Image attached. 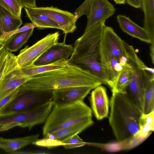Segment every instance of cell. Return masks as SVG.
Segmentation results:
<instances>
[{"label":"cell","instance_id":"6da1fadb","mask_svg":"<svg viewBox=\"0 0 154 154\" xmlns=\"http://www.w3.org/2000/svg\"><path fill=\"white\" fill-rule=\"evenodd\" d=\"M101 84L90 73L69 63L63 67L32 76L18 89L20 90L52 92L72 87L86 86L94 89Z\"/></svg>","mask_w":154,"mask_h":154},{"label":"cell","instance_id":"7a4b0ae2","mask_svg":"<svg viewBox=\"0 0 154 154\" xmlns=\"http://www.w3.org/2000/svg\"><path fill=\"white\" fill-rule=\"evenodd\" d=\"M106 26L100 22L88 30L75 42L74 50L69 63L85 70L102 84L108 85L101 61L102 36Z\"/></svg>","mask_w":154,"mask_h":154},{"label":"cell","instance_id":"3957f363","mask_svg":"<svg viewBox=\"0 0 154 154\" xmlns=\"http://www.w3.org/2000/svg\"><path fill=\"white\" fill-rule=\"evenodd\" d=\"M112 92L109 122L115 137L120 142L137 138L143 113L125 93Z\"/></svg>","mask_w":154,"mask_h":154},{"label":"cell","instance_id":"277c9868","mask_svg":"<svg viewBox=\"0 0 154 154\" xmlns=\"http://www.w3.org/2000/svg\"><path fill=\"white\" fill-rule=\"evenodd\" d=\"M130 71L131 80L125 93L143 112V97L147 83L154 76L153 68L148 67L139 58L133 47L124 41Z\"/></svg>","mask_w":154,"mask_h":154},{"label":"cell","instance_id":"5b68a950","mask_svg":"<svg viewBox=\"0 0 154 154\" xmlns=\"http://www.w3.org/2000/svg\"><path fill=\"white\" fill-rule=\"evenodd\" d=\"M91 109L83 101L61 107L54 106L43 127L44 136L57 130L92 119Z\"/></svg>","mask_w":154,"mask_h":154},{"label":"cell","instance_id":"8992f818","mask_svg":"<svg viewBox=\"0 0 154 154\" xmlns=\"http://www.w3.org/2000/svg\"><path fill=\"white\" fill-rule=\"evenodd\" d=\"M54 106L52 100L27 111L0 115V132L16 126L30 130L34 126L45 122Z\"/></svg>","mask_w":154,"mask_h":154},{"label":"cell","instance_id":"52a82bcc","mask_svg":"<svg viewBox=\"0 0 154 154\" xmlns=\"http://www.w3.org/2000/svg\"><path fill=\"white\" fill-rule=\"evenodd\" d=\"M53 98L52 92L18 90L14 98L0 110V115L29 110L52 101Z\"/></svg>","mask_w":154,"mask_h":154},{"label":"cell","instance_id":"ba28073f","mask_svg":"<svg viewBox=\"0 0 154 154\" xmlns=\"http://www.w3.org/2000/svg\"><path fill=\"white\" fill-rule=\"evenodd\" d=\"M59 35L58 31L49 33L32 46H26L16 56L18 67L22 68L33 64L47 49L58 42Z\"/></svg>","mask_w":154,"mask_h":154},{"label":"cell","instance_id":"9c48e42d","mask_svg":"<svg viewBox=\"0 0 154 154\" xmlns=\"http://www.w3.org/2000/svg\"><path fill=\"white\" fill-rule=\"evenodd\" d=\"M124 41L112 27L106 26L102 38L101 59L106 60L116 58L120 61L121 60L127 57Z\"/></svg>","mask_w":154,"mask_h":154},{"label":"cell","instance_id":"30bf717a","mask_svg":"<svg viewBox=\"0 0 154 154\" xmlns=\"http://www.w3.org/2000/svg\"><path fill=\"white\" fill-rule=\"evenodd\" d=\"M93 123L92 119L57 130L47 135L42 139H38L33 144L48 148L63 146L62 142L65 140L75 134H79Z\"/></svg>","mask_w":154,"mask_h":154},{"label":"cell","instance_id":"8fae6325","mask_svg":"<svg viewBox=\"0 0 154 154\" xmlns=\"http://www.w3.org/2000/svg\"><path fill=\"white\" fill-rule=\"evenodd\" d=\"M34 10L45 15L54 21L58 25L60 29L64 34L65 42L66 35L74 32L77 29V19L73 14L69 12L54 7H36L32 8Z\"/></svg>","mask_w":154,"mask_h":154},{"label":"cell","instance_id":"7c38bea8","mask_svg":"<svg viewBox=\"0 0 154 154\" xmlns=\"http://www.w3.org/2000/svg\"><path fill=\"white\" fill-rule=\"evenodd\" d=\"M93 89L86 86L67 87L52 91V101L54 106L61 107L73 104L79 101H83L84 98Z\"/></svg>","mask_w":154,"mask_h":154},{"label":"cell","instance_id":"4fadbf2b","mask_svg":"<svg viewBox=\"0 0 154 154\" xmlns=\"http://www.w3.org/2000/svg\"><path fill=\"white\" fill-rule=\"evenodd\" d=\"M116 8L108 0H92L87 17L85 30L98 23L105 22L115 13Z\"/></svg>","mask_w":154,"mask_h":154},{"label":"cell","instance_id":"5bb4252c","mask_svg":"<svg viewBox=\"0 0 154 154\" xmlns=\"http://www.w3.org/2000/svg\"><path fill=\"white\" fill-rule=\"evenodd\" d=\"M74 47L65 42H57L44 53L34 63L36 66L45 65L65 59L68 60L72 54Z\"/></svg>","mask_w":154,"mask_h":154},{"label":"cell","instance_id":"9a60e30c","mask_svg":"<svg viewBox=\"0 0 154 154\" xmlns=\"http://www.w3.org/2000/svg\"><path fill=\"white\" fill-rule=\"evenodd\" d=\"M90 100L92 111L97 119L108 117L109 101L104 87L100 85L94 88L91 93Z\"/></svg>","mask_w":154,"mask_h":154},{"label":"cell","instance_id":"2e32d148","mask_svg":"<svg viewBox=\"0 0 154 154\" xmlns=\"http://www.w3.org/2000/svg\"><path fill=\"white\" fill-rule=\"evenodd\" d=\"M31 77L21 74L18 67L9 73L0 85V100L18 88Z\"/></svg>","mask_w":154,"mask_h":154},{"label":"cell","instance_id":"e0dca14e","mask_svg":"<svg viewBox=\"0 0 154 154\" xmlns=\"http://www.w3.org/2000/svg\"><path fill=\"white\" fill-rule=\"evenodd\" d=\"M154 0H141V7L144 13L143 28L150 40V54L154 55Z\"/></svg>","mask_w":154,"mask_h":154},{"label":"cell","instance_id":"ac0fdd59","mask_svg":"<svg viewBox=\"0 0 154 154\" xmlns=\"http://www.w3.org/2000/svg\"><path fill=\"white\" fill-rule=\"evenodd\" d=\"M116 18L120 28L124 32L142 41L150 43L148 34L143 28L138 25L125 15H119Z\"/></svg>","mask_w":154,"mask_h":154},{"label":"cell","instance_id":"d6986e66","mask_svg":"<svg viewBox=\"0 0 154 154\" xmlns=\"http://www.w3.org/2000/svg\"><path fill=\"white\" fill-rule=\"evenodd\" d=\"M36 134L23 137L12 139L5 138L0 136V148L6 152L13 154L24 147L33 143L38 139Z\"/></svg>","mask_w":154,"mask_h":154},{"label":"cell","instance_id":"ffe728a7","mask_svg":"<svg viewBox=\"0 0 154 154\" xmlns=\"http://www.w3.org/2000/svg\"><path fill=\"white\" fill-rule=\"evenodd\" d=\"M22 23L21 17L14 15L0 5V29L3 36L18 29Z\"/></svg>","mask_w":154,"mask_h":154},{"label":"cell","instance_id":"44dd1931","mask_svg":"<svg viewBox=\"0 0 154 154\" xmlns=\"http://www.w3.org/2000/svg\"><path fill=\"white\" fill-rule=\"evenodd\" d=\"M34 29L18 32L5 38L3 43L4 48L11 52L18 51L27 42L32 35Z\"/></svg>","mask_w":154,"mask_h":154},{"label":"cell","instance_id":"7402d4cb","mask_svg":"<svg viewBox=\"0 0 154 154\" xmlns=\"http://www.w3.org/2000/svg\"><path fill=\"white\" fill-rule=\"evenodd\" d=\"M16 56L5 48L0 51V85L7 75L18 67Z\"/></svg>","mask_w":154,"mask_h":154},{"label":"cell","instance_id":"603a6c76","mask_svg":"<svg viewBox=\"0 0 154 154\" xmlns=\"http://www.w3.org/2000/svg\"><path fill=\"white\" fill-rule=\"evenodd\" d=\"M68 60H61L45 65L36 66L33 64L19 69L22 75L32 77L38 74L64 67L68 64Z\"/></svg>","mask_w":154,"mask_h":154},{"label":"cell","instance_id":"cb8c5ba5","mask_svg":"<svg viewBox=\"0 0 154 154\" xmlns=\"http://www.w3.org/2000/svg\"><path fill=\"white\" fill-rule=\"evenodd\" d=\"M27 16L32 23L39 26L38 29L53 28L60 29L58 25L48 16L33 10L32 8H24Z\"/></svg>","mask_w":154,"mask_h":154},{"label":"cell","instance_id":"d4e9b609","mask_svg":"<svg viewBox=\"0 0 154 154\" xmlns=\"http://www.w3.org/2000/svg\"><path fill=\"white\" fill-rule=\"evenodd\" d=\"M154 110V76L149 80L144 92L143 113L148 114Z\"/></svg>","mask_w":154,"mask_h":154},{"label":"cell","instance_id":"484cf974","mask_svg":"<svg viewBox=\"0 0 154 154\" xmlns=\"http://www.w3.org/2000/svg\"><path fill=\"white\" fill-rule=\"evenodd\" d=\"M130 80V71L129 65L127 63L126 66L119 75L113 86L111 88L112 91H115L124 93Z\"/></svg>","mask_w":154,"mask_h":154},{"label":"cell","instance_id":"4316f807","mask_svg":"<svg viewBox=\"0 0 154 154\" xmlns=\"http://www.w3.org/2000/svg\"><path fill=\"white\" fill-rule=\"evenodd\" d=\"M154 110L148 114L143 113V122L138 133V137L144 138L150 131H154Z\"/></svg>","mask_w":154,"mask_h":154},{"label":"cell","instance_id":"83f0119b","mask_svg":"<svg viewBox=\"0 0 154 154\" xmlns=\"http://www.w3.org/2000/svg\"><path fill=\"white\" fill-rule=\"evenodd\" d=\"M0 5L14 15L21 17L23 7L17 0H0Z\"/></svg>","mask_w":154,"mask_h":154},{"label":"cell","instance_id":"f1b7e54d","mask_svg":"<svg viewBox=\"0 0 154 154\" xmlns=\"http://www.w3.org/2000/svg\"><path fill=\"white\" fill-rule=\"evenodd\" d=\"M73 135L63 140V146L66 149H71L83 146L86 144L78 135Z\"/></svg>","mask_w":154,"mask_h":154},{"label":"cell","instance_id":"f546056e","mask_svg":"<svg viewBox=\"0 0 154 154\" xmlns=\"http://www.w3.org/2000/svg\"><path fill=\"white\" fill-rule=\"evenodd\" d=\"M36 27L38 28L39 26L34 23H25L22 27L19 28L14 31L4 34L3 36V41L5 38L13 34Z\"/></svg>","mask_w":154,"mask_h":154},{"label":"cell","instance_id":"4dcf8cb0","mask_svg":"<svg viewBox=\"0 0 154 154\" xmlns=\"http://www.w3.org/2000/svg\"><path fill=\"white\" fill-rule=\"evenodd\" d=\"M18 91V88L15 89L8 95L0 100V110L14 98L17 94Z\"/></svg>","mask_w":154,"mask_h":154},{"label":"cell","instance_id":"1f68e13d","mask_svg":"<svg viewBox=\"0 0 154 154\" xmlns=\"http://www.w3.org/2000/svg\"><path fill=\"white\" fill-rule=\"evenodd\" d=\"M23 8H31L36 7L35 0H17Z\"/></svg>","mask_w":154,"mask_h":154},{"label":"cell","instance_id":"d6a6232c","mask_svg":"<svg viewBox=\"0 0 154 154\" xmlns=\"http://www.w3.org/2000/svg\"><path fill=\"white\" fill-rule=\"evenodd\" d=\"M129 5L136 8H141V0H125Z\"/></svg>","mask_w":154,"mask_h":154},{"label":"cell","instance_id":"836d02e7","mask_svg":"<svg viewBox=\"0 0 154 154\" xmlns=\"http://www.w3.org/2000/svg\"><path fill=\"white\" fill-rule=\"evenodd\" d=\"M117 4H125L126 2L125 0H112Z\"/></svg>","mask_w":154,"mask_h":154},{"label":"cell","instance_id":"e575fe53","mask_svg":"<svg viewBox=\"0 0 154 154\" xmlns=\"http://www.w3.org/2000/svg\"><path fill=\"white\" fill-rule=\"evenodd\" d=\"M3 34L0 29V42L3 43Z\"/></svg>","mask_w":154,"mask_h":154},{"label":"cell","instance_id":"d590c367","mask_svg":"<svg viewBox=\"0 0 154 154\" xmlns=\"http://www.w3.org/2000/svg\"><path fill=\"white\" fill-rule=\"evenodd\" d=\"M4 48L3 44L0 42V51Z\"/></svg>","mask_w":154,"mask_h":154}]
</instances>
